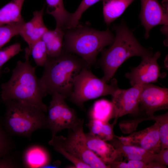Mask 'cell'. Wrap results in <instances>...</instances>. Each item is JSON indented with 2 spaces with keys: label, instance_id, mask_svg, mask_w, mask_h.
Segmentation results:
<instances>
[{
  "label": "cell",
  "instance_id": "obj_1",
  "mask_svg": "<svg viewBox=\"0 0 168 168\" xmlns=\"http://www.w3.org/2000/svg\"><path fill=\"white\" fill-rule=\"evenodd\" d=\"M28 47L25 49V61H18L9 80L1 85V98L4 102L14 100L36 107L44 112L48 107L43 101L45 96L35 74L36 67L29 60Z\"/></svg>",
  "mask_w": 168,
  "mask_h": 168
},
{
  "label": "cell",
  "instance_id": "obj_2",
  "mask_svg": "<svg viewBox=\"0 0 168 168\" xmlns=\"http://www.w3.org/2000/svg\"><path fill=\"white\" fill-rule=\"evenodd\" d=\"M87 66H90L81 58L63 49L55 57L47 56L42 76L39 79L45 96L58 93L69 98L75 78Z\"/></svg>",
  "mask_w": 168,
  "mask_h": 168
},
{
  "label": "cell",
  "instance_id": "obj_3",
  "mask_svg": "<svg viewBox=\"0 0 168 168\" xmlns=\"http://www.w3.org/2000/svg\"><path fill=\"white\" fill-rule=\"evenodd\" d=\"M112 28L116 33L114 42L109 48L102 50L99 60L104 72L102 79L108 83L119 67L129 58L138 56L142 58L153 55L151 49L140 44L124 21L113 25Z\"/></svg>",
  "mask_w": 168,
  "mask_h": 168
},
{
  "label": "cell",
  "instance_id": "obj_4",
  "mask_svg": "<svg viewBox=\"0 0 168 168\" xmlns=\"http://www.w3.org/2000/svg\"><path fill=\"white\" fill-rule=\"evenodd\" d=\"M64 31L62 49L77 54L90 66L95 63L99 53L113 43L115 37L109 29L100 31L79 23Z\"/></svg>",
  "mask_w": 168,
  "mask_h": 168
},
{
  "label": "cell",
  "instance_id": "obj_5",
  "mask_svg": "<svg viewBox=\"0 0 168 168\" xmlns=\"http://www.w3.org/2000/svg\"><path fill=\"white\" fill-rule=\"evenodd\" d=\"M4 102L3 125L8 133L28 137L37 129L48 128L45 112L39 108L14 100Z\"/></svg>",
  "mask_w": 168,
  "mask_h": 168
},
{
  "label": "cell",
  "instance_id": "obj_6",
  "mask_svg": "<svg viewBox=\"0 0 168 168\" xmlns=\"http://www.w3.org/2000/svg\"><path fill=\"white\" fill-rule=\"evenodd\" d=\"M118 88L115 79L110 80L108 84L102 78L95 75L90 66L84 67L75 78L72 92L69 97L70 100L81 109L84 103L98 97L110 95L112 96Z\"/></svg>",
  "mask_w": 168,
  "mask_h": 168
},
{
  "label": "cell",
  "instance_id": "obj_7",
  "mask_svg": "<svg viewBox=\"0 0 168 168\" xmlns=\"http://www.w3.org/2000/svg\"><path fill=\"white\" fill-rule=\"evenodd\" d=\"M48 143L54 149L60 148L70 153L91 168H110L87 147L83 126L73 130H68L67 137L56 135L52 137Z\"/></svg>",
  "mask_w": 168,
  "mask_h": 168
},
{
  "label": "cell",
  "instance_id": "obj_8",
  "mask_svg": "<svg viewBox=\"0 0 168 168\" xmlns=\"http://www.w3.org/2000/svg\"><path fill=\"white\" fill-rule=\"evenodd\" d=\"M51 95L46 118L48 128L51 132L52 137L63 130H73L83 126L84 120L79 118L74 110L66 104L65 96L58 93Z\"/></svg>",
  "mask_w": 168,
  "mask_h": 168
},
{
  "label": "cell",
  "instance_id": "obj_9",
  "mask_svg": "<svg viewBox=\"0 0 168 168\" xmlns=\"http://www.w3.org/2000/svg\"><path fill=\"white\" fill-rule=\"evenodd\" d=\"M143 85H135L129 89L119 88L112 96V102L115 108V115L113 123L115 124L118 119L125 115L138 112Z\"/></svg>",
  "mask_w": 168,
  "mask_h": 168
},
{
  "label": "cell",
  "instance_id": "obj_10",
  "mask_svg": "<svg viewBox=\"0 0 168 168\" xmlns=\"http://www.w3.org/2000/svg\"><path fill=\"white\" fill-rule=\"evenodd\" d=\"M161 55L160 53L157 51L152 56L142 58L138 66L125 74V76L129 80L132 86L156 82L159 77H162L157 62Z\"/></svg>",
  "mask_w": 168,
  "mask_h": 168
},
{
  "label": "cell",
  "instance_id": "obj_11",
  "mask_svg": "<svg viewBox=\"0 0 168 168\" xmlns=\"http://www.w3.org/2000/svg\"><path fill=\"white\" fill-rule=\"evenodd\" d=\"M148 116L156 111L168 108V89L150 83L143 85L139 106Z\"/></svg>",
  "mask_w": 168,
  "mask_h": 168
},
{
  "label": "cell",
  "instance_id": "obj_12",
  "mask_svg": "<svg viewBox=\"0 0 168 168\" xmlns=\"http://www.w3.org/2000/svg\"><path fill=\"white\" fill-rule=\"evenodd\" d=\"M115 138L124 144L138 147L152 153H157L161 150L158 125L156 121L151 126L133 132L128 136H115Z\"/></svg>",
  "mask_w": 168,
  "mask_h": 168
},
{
  "label": "cell",
  "instance_id": "obj_13",
  "mask_svg": "<svg viewBox=\"0 0 168 168\" xmlns=\"http://www.w3.org/2000/svg\"><path fill=\"white\" fill-rule=\"evenodd\" d=\"M141 8L139 18L144 27V37L149 36L151 30L156 26L168 25V11L166 5H161L157 0H141Z\"/></svg>",
  "mask_w": 168,
  "mask_h": 168
},
{
  "label": "cell",
  "instance_id": "obj_14",
  "mask_svg": "<svg viewBox=\"0 0 168 168\" xmlns=\"http://www.w3.org/2000/svg\"><path fill=\"white\" fill-rule=\"evenodd\" d=\"M85 136L88 148L109 166L122 161L123 156L111 144L89 132Z\"/></svg>",
  "mask_w": 168,
  "mask_h": 168
},
{
  "label": "cell",
  "instance_id": "obj_15",
  "mask_svg": "<svg viewBox=\"0 0 168 168\" xmlns=\"http://www.w3.org/2000/svg\"><path fill=\"white\" fill-rule=\"evenodd\" d=\"M44 7V5L40 10L34 11L32 18L24 23L20 31L19 35L27 44L29 51L34 44L41 39L48 29L43 20Z\"/></svg>",
  "mask_w": 168,
  "mask_h": 168
},
{
  "label": "cell",
  "instance_id": "obj_16",
  "mask_svg": "<svg viewBox=\"0 0 168 168\" xmlns=\"http://www.w3.org/2000/svg\"><path fill=\"white\" fill-rule=\"evenodd\" d=\"M23 165L27 168H44L50 163V156L44 147L34 145L28 147L23 153Z\"/></svg>",
  "mask_w": 168,
  "mask_h": 168
},
{
  "label": "cell",
  "instance_id": "obj_17",
  "mask_svg": "<svg viewBox=\"0 0 168 168\" xmlns=\"http://www.w3.org/2000/svg\"><path fill=\"white\" fill-rule=\"evenodd\" d=\"M110 144L128 160L141 161L146 162L154 161L153 154L136 146L124 145L115 138L110 141Z\"/></svg>",
  "mask_w": 168,
  "mask_h": 168
},
{
  "label": "cell",
  "instance_id": "obj_18",
  "mask_svg": "<svg viewBox=\"0 0 168 168\" xmlns=\"http://www.w3.org/2000/svg\"><path fill=\"white\" fill-rule=\"evenodd\" d=\"M25 0H12L0 8V26L25 22L21 11Z\"/></svg>",
  "mask_w": 168,
  "mask_h": 168
},
{
  "label": "cell",
  "instance_id": "obj_19",
  "mask_svg": "<svg viewBox=\"0 0 168 168\" xmlns=\"http://www.w3.org/2000/svg\"><path fill=\"white\" fill-rule=\"evenodd\" d=\"M135 0H102L105 23L109 26L120 16Z\"/></svg>",
  "mask_w": 168,
  "mask_h": 168
},
{
  "label": "cell",
  "instance_id": "obj_20",
  "mask_svg": "<svg viewBox=\"0 0 168 168\" xmlns=\"http://www.w3.org/2000/svg\"><path fill=\"white\" fill-rule=\"evenodd\" d=\"M64 34L63 30L56 28L54 30L48 29L44 33L41 39L45 45L48 57H54L60 53Z\"/></svg>",
  "mask_w": 168,
  "mask_h": 168
},
{
  "label": "cell",
  "instance_id": "obj_21",
  "mask_svg": "<svg viewBox=\"0 0 168 168\" xmlns=\"http://www.w3.org/2000/svg\"><path fill=\"white\" fill-rule=\"evenodd\" d=\"M45 0L47 5L46 13L54 18L56 22V28L64 30L72 13L66 10L63 0Z\"/></svg>",
  "mask_w": 168,
  "mask_h": 168
},
{
  "label": "cell",
  "instance_id": "obj_22",
  "mask_svg": "<svg viewBox=\"0 0 168 168\" xmlns=\"http://www.w3.org/2000/svg\"><path fill=\"white\" fill-rule=\"evenodd\" d=\"M115 110L112 101L105 99L96 101L90 109L89 117L90 119L109 122L114 117Z\"/></svg>",
  "mask_w": 168,
  "mask_h": 168
},
{
  "label": "cell",
  "instance_id": "obj_23",
  "mask_svg": "<svg viewBox=\"0 0 168 168\" xmlns=\"http://www.w3.org/2000/svg\"><path fill=\"white\" fill-rule=\"evenodd\" d=\"M115 124L113 123L104 122L97 120L90 119L87 124L89 133L105 141H110L115 138L113 128Z\"/></svg>",
  "mask_w": 168,
  "mask_h": 168
},
{
  "label": "cell",
  "instance_id": "obj_24",
  "mask_svg": "<svg viewBox=\"0 0 168 168\" xmlns=\"http://www.w3.org/2000/svg\"><path fill=\"white\" fill-rule=\"evenodd\" d=\"M157 122L161 145V150L168 148V113L158 115H152L145 118Z\"/></svg>",
  "mask_w": 168,
  "mask_h": 168
},
{
  "label": "cell",
  "instance_id": "obj_25",
  "mask_svg": "<svg viewBox=\"0 0 168 168\" xmlns=\"http://www.w3.org/2000/svg\"><path fill=\"white\" fill-rule=\"evenodd\" d=\"M25 22L0 26V49L13 37L19 34Z\"/></svg>",
  "mask_w": 168,
  "mask_h": 168
},
{
  "label": "cell",
  "instance_id": "obj_26",
  "mask_svg": "<svg viewBox=\"0 0 168 168\" xmlns=\"http://www.w3.org/2000/svg\"><path fill=\"white\" fill-rule=\"evenodd\" d=\"M36 63L38 66H44L47 60V53L45 45L41 39L32 45L30 51Z\"/></svg>",
  "mask_w": 168,
  "mask_h": 168
},
{
  "label": "cell",
  "instance_id": "obj_27",
  "mask_svg": "<svg viewBox=\"0 0 168 168\" xmlns=\"http://www.w3.org/2000/svg\"><path fill=\"white\" fill-rule=\"evenodd\" d=\"M114 168H166L155 161L146 162L141 161L129 160L127 162L122 161L113 163L109 166Z\"/></svg>",
  "mask_w": 168,
  "mask_h": 168
},
{
  "label": "cell",
  "instance_id": "obj_28",
  "mask_svg": "<svg viewBox=\"0 0 168 168\" xmlns=\"http://www.w3.org/2000/svg\"><path fill=\"white\" fill-rule=\"evenodd\" d=\"M14 148L13 142L4 130L0 121V158L11 154Z\"/></svg>",
  "mask_w": 168,
  "mask_h": 168
},
{
  "label": "cell",
  "instance_id": "obj_29",
  "mask_svg": "<svg viewBox=\"0 0 168 168\" xmlns=\"http://www.w3.org/2000/svg\"><path fill=\"white\" fill-rule=\"evenodd\" d=\"M21 50L20 43H16L0 49V75L2 66Z\"/></svg>",
  "mask_w": 168,
  "mask_h": 168
},
{
  "label": "cell",
  "instance_id": "obj_30",
  "mask_svg": "<svg viewBox=\"0 0 168 168\" xmlns=\"http://www.w3.org/2000/svg\"><path fill=\"white\" fill-rule=\"evenodd\" d=\"M100 0H82L76 11L72 13L69 21L70 24L72 26H77L83 13L88 8Z\"/></svg>",
  "mask_w": 168,
  "mask_h": 168
},
{
  "label": "cell",
  "instance_id": "obj_31",
  "mask_svg": "<svg viewBox=\"0 0 168 168\" xmlns=\"http://www.w3.org/2000/svg\"><path fill=\"white\" fill-rule=\"evenodd\" d=\"M55 150L59 153L65 157L70 161L73 165V168H91L87 164L77 158L70 153L65 151L62 149L56 148L54 149Z\"/></svg>",
  "mask_w": 168,
  "mask_h": 168
},
{
  "label": "cell",
  "instance_id": "obj_32",
  "mask_svg": "<svg viewBox=\"0 0 168 168\" xmlns=\"http://www.w3.org/2000/svg\"><path fill=\"white\" fill-rule=\"evenodd\" d=\"M144 120H145V118L125 121L121 122L119 126L124 133H132L134 131L135 132L138 124Z\"/></svg>",
  "mask_w": 168,
  "mask_h": 168
},
{
  "label": "cell",
  "instance_id": "obj_33",
  "mask_svg": "<svg viewBox=\"0 0 168 168\" xmlns=\"http://www.w3.org/2000/svg\"><path fill=\"white\" fill-rule=\"evenodd\" d=\"M10 154L0 158V168H14L21 166L15 156Z\"/></svg>",
  "mask_w": 168,
  "mask_h": 168
},
{
  "label": "cell",
  "instance_id": "obj_34",
  "mask_svg": "<svg viewBox=\"0 0 168 168\" xmlns=\"http://www.w3.org/2000/svg\"><path fill=\"white\" fill-rule=\"evenodd\" d=\"M153 161L167 167L168 165V148L161 150L153 154Z\"/></svg>",
  "mask_w": 168,
  "mask_h": 168
},
{
  "label": "cell",
  "instance_id": "obj_35",
  "mask_svg": "<svg viewBox=\"0 0 168 168\" xmlns=\"http://www.w3.org/2000/svg\"><path fill=\"white\" fill-rule=\"evenodd\" d=\"M61 164L60 161H56L51 164L49 163L44 168H58L59 166Z\"/></svg>",
  "mask_w": 168,
  "mask_h": 168
},
{
  "label": "cell",
  "instance_id": "obj_36",
  "mask_svg": "<svg viewBox=\"0 0 168 168\" xmlns=\"http://www.w3.org/2000/svg\"></svg>",
  "mask_w": 168,
  "mask_h": 168
}]
</instances>
